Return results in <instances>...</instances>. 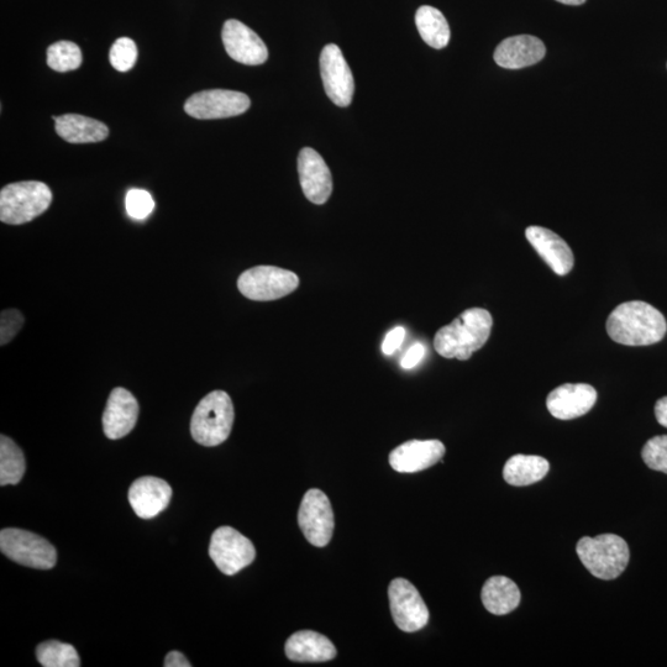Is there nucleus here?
Listing matches in <instances>:
<instances>
[{"instance_id":"obj_1","label":"nucleus","mask_w":667,"mask_h":667,"mask_svg":"<svg viewBox=\"0 0 667 667\" xmlns=\"http://www.w3.org/2000/svg\"><path fill=\"white\" fill-rule=\"evenodd\" d=\"M667 332L666 319L651 304L633 301L619 304L607 319L609 338L626 346L659 343Z\"/></svg>"},{"instance_id":"obj_2","label":"nucleus","mask_w":667,"mask_h":667,"mask_svg":"<svg viewBox=\"0 0 667 667\" xmlns=\"http://www.w3.org/2000/svg\"><path fill=\"white\" fill-rule=\"evenodd\" d=\"M492 325V315L486 309H467L439 330L434 348L445 359L469 360L490 339Z\"/></svg>"},{"instance_id":"obj_3","label":"nucleus","mask_w":667,"mask_h":667,"mask_svg":"<svg viewBox=\"0 0 667 667\" xmlns=\"http://www.w3.org/2000/svg\"><path fill=\"white\" fill-rule=\"evenodd\" d=\"M235 419L234 404L224 391L210 392L194 409L191 434L198 444L218 446L229 438Z\"/></svg>"},{"instance_id":"obj_4","label":"nucleus","mask_w":667,"mask_h":667,"mask_svg":"<svg viewBox=\"0 0 667 667\" xmlns=\"http://www.w3.org/2000/svg\"><path fill=\"white\" fill-rule=\"evenodd\" d=\"M576 551L586 569L601 580L617 579L627 569L630 559L626 540L614 534L582 538Z\"/></svg>"},{"instance_id":"obj_5","label":"nucleus","mask_w":667,"mask_h":667,"mask_svg":"<svg viewBox=\"0 0 667 667\" xmlns=\"http://www.w3.org/2000/svg\"><path fill=\"white\" fill-rule=\"evenodd\" d=\"M52 192L45 183H10L0 192V220L9 225L30 223L51 206Z\"/></svg>"},{"instance_id":"obj_6","label":"nucleus","mask_w":667,"mask_h":667,"mask_svg":"<svg viewBox=\"0 0 667 667\" xmlns=\"http://www.w3.org/2000/svg\"><path fill=\"white\" fill-rule=\"evenodd\" d=\"M0 550L15 563L31 569L50 570L56 565L54 545L28 530L7 528L0 532Z\"/></svg>"},{"instance_id":"obj_7","label":"nucleus","mask_w":667,"mask_h":667,"mask_svg":"<svg viewBox=\"0 0 667 667\" xmlns=\"http://www.w3.org/2000/svg\"><path fill=\"white\" fill-rule=\"evenodd\" d=\"M296 273L276 266H256L241 273L238 288L244 297L257 302L276 301L296 291Z\"/></svg>"},{"instance_id":"obj_8","label":"nucleus","mask_w":667,"mask_h":667,"mask_svg":"<svg viewBox=\"0 0 667 667\" xmlns=\"http://www.w3.org/2000/svg\"><path fill=\"white\" fill-rule=\"evenodd\" d=\"M209 556L224 575L233 576L254 563L256 549L238 530L220 527L210 539Z\"/></svg>"},{"instance_id":"obj_9","label":"nucleus","mask_w":667,"mask_h":667,"mask_svg":"<svg viewBox=\"0 0 667 667\" xmlns=\"http://www.w3.org/2000/svg\"><path fill=\"white\" fill-rule=\"evenodd\" d=\"M298 524L304 537L317 548H324L333 538L335 521L332 503L324 492L313 488L303 497Z\"/></svg>"},{"instance_id":"obj_10","label":"nucleus","mask_w":667,"mask_h":667,"mask_svg":"<svg viewBox=\"0 0 667 667\" xmlns=\"http://www.w3.org/2000/svg\"><path fill=\"white\" fill-rule=\"evenodd\" d=\"M250 105V98L244 93L210 89L188 98L185 112L189 117L201 120L225 119L248 112Z\"/></svg>"},{"instance_id":"obj_11","label":"nucleus","mask_w":667,"mask_h":667,"mask_svg":"<svg viewBox=\"0 0 667 667\" xmlns=\"http://www.w3.org/2000/svg\"><path fill=\"white\" fill-rule=\"evenodd\" d=\"M390 607L396 626L406 633L418 632L429 622V609L416 586L408 580H393L388 587Z\"/></svg>"},{"instance_id":"obj_12","label":"nucleus","mask_w":667,"mask_h":667,"mask_svg":"<svg viewBox=\"0 0 667 667\" xmlns=\"http://www.w3.org/2000/svg\"><path fill=\"white\" fill-rule=\"evenodd\" d=\"M320 73L330 101L338 107H349L355 92L354 76L338 45L324 47L320 55Z\"/></svg>"},{"instance_id":"obj_13","label":"nucleus","mask_w":667,"mask_h":667,"mask_svg":"<svg viewBox=\"0 0 667 667\" xmlns=\"http://www.w3.org/2000/svg\"><path fill=\"white\" fill-rule=\"evenodd\" d=\"M222 39L228 55L236 62L259 66L269 59V50L260 36L239 20L225 21Z\"/></svg>"},{"instance_id":"obj_14","label":"nucleus","mask_w":667,"mask_h":667,"mask_svg":"<svg viewBox=\"0 0 667 667\" xmlns=\"http://www.w3.org/2000/svg\"><path fill=\"white\" fill-rule=\"evenodd\" d=\"M298 175L302 191L309 202L322 206L333 192V177L323 157L311 147H304L298 156Z\"/></svg>"},{"instance_id":"obj_15","label":"nucleus","mask_w":667,"mask_h":667,"mask_svg":"<svg viewBox=\"0 0 667 667\" xmlns=\"http://www.w3.org/2000/svg\"><path fill=\"white\" fill-rule=\"evenodd\" d=\"M597 392L586 383H566L555 388L546 399L551 416L571 420L585 416L595 406Z\"/></svg>"},{"instance_id":"obj_16","label":"nucleus","mask_w":667,"mask_h":667,"mask_svg":"<svg viewBox=\"0 0 667 667\" xmlns=\"http://www.w3.org/2000/svg\"><path fill=\"white\" fill-rule=\"evenodd\" d=\"M139 403L133 393L123 387L114 388L103 413V430L108 439L126 437L139 418Z\"/></svg>"},{"instance_id":"obj_17","label":"nucleus","mask_w":667,"mask_h":667,"mask_svg":"<svg viewBox=\"0 0 667 667\" xmlns=\"http://www.w3.org/2000/svg\"><path fill=\"white\" fill-rule=\"evenodd\" d=\"M444 455L445 446L439 440H411L392 451L390 464L397 472L414 474L434 466Z\"/></svg>"},{"instance_id":"obj_18","label":"nucleus","mask_w":667,"mask_h":667,"mask_svg":"<svg viewBox=\"0 0 667 667\" xmlns=\"http://www.w3.org/2000/svg\"><path fill=\"white\" fill-rule=\"evenodd\" d=\"M128 497L136 516L151 519L159 516L168 507L172 488L164 480L145 476L131 485Z\"/></svg>"},{"instance_id":"obj_19","label":"nucleus","mask_w":667,"mask_h":667,"mask_svg":"<svg viewBox=\"0 0 667 667\" xmlns=\"http://www.w3.org/2000/svg\"><path fill=\"white\" fill-rule=\"evenodd\" d=\"M525 236L556 275L566 276L574 269L575 257L570 246L554 231L542 227H529L525 230Z\"/></svg>"},{"instance_id":"obj_20","label":"nucleus","mask_w":667,"mask_h":667,"mask_svg":"<svg viewBox=\"0 0 667 667\" xmlns=\"http://www.w3.org/2000/svg\"><path fill=\"white\" fill-rule=\"evenodd\" d=\"M544 42L532 35H518L503 40L495 51L498 66L508 70L537 65L545 57Z\"/></svg>"},{"instance_id":"obj_21","label":"nucleus","mask_w":667,"mask_h":667,"mask_svg":"<svg viewBox=\"0 0 667 667\" xmlns=\"http://www.w3.org/2000/svg\"><path fill=\"white\" fill-rule=\"evenodd\" d=\"M285 651L287 658L297 663H324L336 656L334 644L325 635L313 630H301L291 635Z\"/></svg>"},{"instance_id":"obj_22","label":"nucleus","mask_w":667,"mask_h":667,"mask_svg":"<svg viewBox=\"0 0 667 667\" xmlns=\"http://www.w3.org/2000/svg\"><path fill=\"white\" fill-rule=\"evenodd\" d=\"M52 118L56 123V133L70 144L101 143L109 135L107 125L80 114H63Z\"/></svg>"},{"instance_id":"obj_23","label":"nucleus","mask_w":667,"mask_h":667,"mask_svg":"<svg viewBox=\"0 0 667 667\" xmlns=\"http://www.w3.org/2000/svg\"><path fill=\"white\" fill-rule=\"evenodd\" d=\"M481 598L488 612L504 616L519 606L521 591L508 577L493 576L483 585Z\"/></svg>"},{"instance_id":"obj_24","label":"nucleus","mask_w":667,"mask_h":667,"mask_svg":"<svg viewBox=\"0 0 667 667\" xmlns=\"http://www.w3.org/2000/svg\"><path fill=\"white\" fill-rule=\"evenodd\" d=\"M549 470V462L542 456L514 455L504 465L503 477L509 485L529 486L543 480Z\"/></svg>"},{"instance_id":"obj_25","label":"nucleus","mask_w":667,"mask_h":667,"mask_svg":"<svg viewBox=\"0 0 667 667\" xmlns=\"http://www.w3.org/2000/svg\"><path fill=\"white\" fill-rule=\"evenodd\" d=\"M416 25L422 39L434 49H444L450 41L448 20L437 8L423 5L416 14Z\"/></svg>"},{"instance_id":"obj_26","label":"nucleus","mask_w":667,"mask_h":667,"mask_svg":"<svg viewBox=\"0 0 667 667\" xmlns=\"http://www.w3.org/2000/svg\"><path fill=\"white\" fill-rule=\"evenodd\" d=\"M23 450L5 435L0 437V486L18 485L25 474Z\"/></svg>"},{"instance_id":"obj_27","label":"nucleus","mask_w":667,"mask_h":667,"mask_svg":"<svg viewBox=\"0 0 667 667\" xmlns=\"http://www.w3.org/2000/svg\"><path fill=\"white\" fill-rule=\"evenodd\" d=\"M36 658L45 667H78L81 659L75 647L67 643L49 640L36 648Z\"/></svg>"},{"instance_id":"obj_28","label":"nucleus","mask_w":667,"mask_h":667,"mask_svg":"<svg viewBox=\"0 0 667 667\" xmlns=\"http://www.w3.org/2000/svg\"><path fill=\"white\" fill-rule=\"evenodd\" d=\"M82 61V51L75 42L59 41L47 49V65L56 72L75 71L80 68Z\"/></svg>"},{"instance_id":"obj_29","label":"nucleus","mask_w":667,"mask_h":667,"mask_svg":"<svg viewBox=\"0 0 667 667\" xmlns=\"http://www.w3.org/2000/svg\"><path fill=\"white\" fill-rule=\"evenodd\" d=\"M110 63L119 72H128L135 66L138 49L133 40L120 38L114 42L109 54Z\"/></svg>"},{"instance_id":"obj_30","label":"nucleus","mask_w":667,"mask_h":667,"mask_svg":"<svg viewBox=\"0 0 667 667\" xmlns=\"http://www.w3.org/2000/svg\"><path fill=\"white\" fill-rule=\"evenodd\" d=\"M642 458L649 469L667 474V435L650 439L644 445Z\"/></svg>"},{"instance_id":"obj_31","label":"nucleus","mask_w":667,"mask_h":667,"mask_svg":"<svg viewBox=\"0 0 667 667\" xmlns=\"http://www.w3.org/2000/svg\"><path fill=\"white\" fill-rule=\"evenodd\" d=\"M125 207L131 218L143 220L152 213L155 202L151 194L144 189H131L126 194Z\"/></svg>"},{"instance_id":"obj_32","label":"nucleus","mask_w":667,"mask_h":667,"mask_svg":"<svg viewBox=\"0 0 667 667\" xmlns=\"http://www.w3.org/2000/svg\"><path fill=\"white\" fill-rule=\"evenodd\" d=\"M25 319L18 309H7L2 312V319H0V344L7 345L23 328Z\"/></svg>"},{"instance_id":"obj_33","label":"nucleus","mask_w":667,"mask_h":667,"mask_svg":"<svg viewBox=\"0 0 667 667\" xmlns=\"http://www.w3.org/2000/svg\"><path fill=\"white\" fill-rule=\"evenodd\" d=\"M404 338H406V329L397 327L387 334L383 340L382 351L385 355H392L402 345Z\"/></svg>"},{"instance_id":"obj_34","label":"nucleus","mask_w":667,"mask_h":667,"mask_svg":"<svg viewBox=\"0 0 667 667\" xmlns=\"http://www.w3.org/2000/svg\"><path fill=\"white\" fill-rule=\"evenodd\" d=\"M425 355V348L422 344L413 345L411 349L407 351V354L404 355L401 366L403 369L409 370L416 367L420 361H422Z\"/></svg>"},{"instance_id":"obj_35","label":"nucleus","mask_w":667,"mask_h":667,"mask_svg":"<svg viewBox=\"0 0 667 667\" xmlns=\"http://www.w3.org/2000/svg\"><path fill=\"white\" fill-rule=\"evenodd\" d=\"M166 667H191L192 664L189 663L185 655L180 653V651H171L168 653L165 659Z\"/></svg>"},{"instance_id":"obj_36","label":"nucleus","mask_w":667,"mask_h":667,"mask_svg":"<svg viewBox=\"0 0 667 667\" xmlns=\"http://www.w3.org/2000/svg\"><path fill=\"white\" fill-rule=\"evenodd\" d=\"M655 417L659 424L667 428V397L659 399L655 404Z\"/></svg>"},{"instance_id":"obj_37","label":"nucleus","mask_w":667,"mask_h":667,"mask_svg":"<svg viewBox=\"0 0 667 667\" xmlns=\"http://www.w3.org/2000/svg\"><path fill=\"white\" fill-rule=\"evenodd\" d=\"M558 2L566 5H582L586 0H558Z\"/></svg>"}]
</instances>
